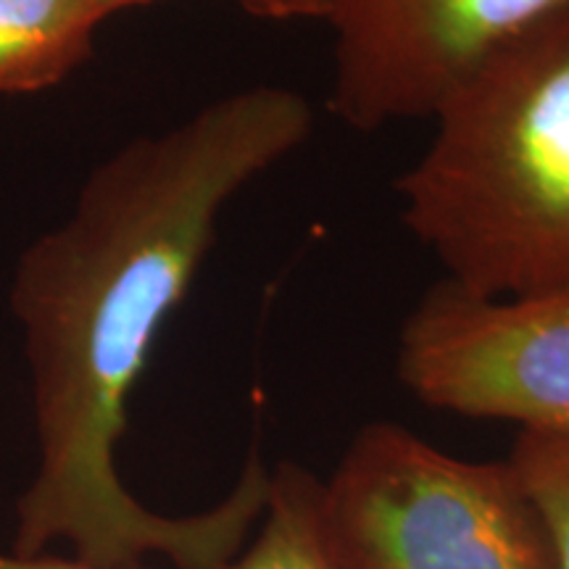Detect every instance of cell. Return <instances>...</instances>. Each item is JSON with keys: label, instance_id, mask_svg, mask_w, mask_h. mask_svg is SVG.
<instances>
[{"label": "cell", "instance_id": "5", "mask_svg": "<svg viewBox=\"0 0 569 569\" xmlns=\"http://www.w3.org/2000/svg\"><path fill=\"white\" fill-rule=\"evenodd\" d=\"M569 0H325L330 111L359 132L430 119L507 42Z\"/></svg>", "mask_w": 569, "mask_h": 569}, {"label": "cell", "instance_id": "7", "mask_svg": "<svg viewBox=\"0 0 569 569\" xmlns=\"http://www.w3.org/2000/svg\"><path fill=\"white\" fill-rule=\"evenodd\" d=\"M319 480L296 465L269 475L264 528L222 569H332L317 528Z\"/></svg>", "mask_w": 569, "mask_h": 569}, {"label": "cell", "instance_id": "4", "mask_svg": "<svg viewBox=\"0 0 569 569\" xmlns=\"http://www.w3.org/2000/svg\"><path fill=\"white\" fill-rule=\"evenodd\" d=\"M398 372L436 409L569 430V284L486 296L438 282L403 322Z\"/></svg>", "mask_w": 569, "mask_h": 569}, {"label": "cell", "instance_id": "3", "mask_svg": "<svg viewBox=\"0 0 569 569\" xmlns=\"http://www.w3.org/2000/svg\"><path fill=\"white\" fill-rule=\"evenodd\" d=\"M332 569H559L509 461H467L393 422L367 425L319 482Z\"/></svg>", "mask_w": 569, "mask_h": 569}, {"label": "cell", "instance_id": "6", "mask_svg": "<svg viewBox=\"0 0 569 569\" xmlns=\"http://www.w3.org/2000/svg\"><path fill=\"white\" fill-rule=\"evenodd\" d=\"M101 24L92 0H0V96L61 84L90 59Z\"/></svg>", "mask_w": 569, "mask_h": 569}, {"label": "cell", "instance_id": "8", "mask_svg": "<svg viewBox=\"0 0 569 569\" xmlns=\"http://www.w3.org/2000/svg\"><path fill=\"white\" fill-rule=\"evenodd\" d=\"M507 461L543 517L559 569H569V430H522Z\"/></svg>", "mask_w": 569, "mask_h": 569}, {"label": "cell", "instance_id": "1", "mask_svg": "<svg viewBox=\"0 0 569 569\" xmlns=\"http://www.w3.org/2000/svg\"><path fill=\"white\" fill-rule=\"evenodd\" d=\"M311 130L315 111L298 90H234L98 163L67 222L21 253L11 309L32 375L38 472L17 501L13 553L69 543L71 557L92 565L159 553L180 569H222L238 557L267 509L259 459L219 507L163 517L124 488L117 446L127 401L224 209Z\"/></svg>", "mask_w": 569, "mask_h": 569}, {"label": "cell", "instance_id": "2", "mask_svg": "<svg viewBox=\"0 0 569 569\" xmlns=\"http://www.w3.org/2000/svg\"><path fill=\"white\" fill-rule=\"evenodd\" d=\"M398 177L407 230L486 296L569 284V9L472 71Z\"/></svg>", "mask_w": 569, "mask_h": 569}, {"label": "cell", "instance_id": "10", "mask_svg": "<svg viewBox=\"0 0 569 569\" xmlns=\"http://www.w3.org/2000/svg\"><path fill=\"white\" fill-rule=\"evenodd\" d=\"M0 569H148L142 561L138 565H92L77 557H59V553H34V557H21L11 549H0Z\"/></svg>", "mask_w": 569, "mask_h": 569}, {"label": "cell", "instance_id": "9", "mask_svg": "<svg viewBox=\"0 0 569 569\" xmlns=\"http://www.w3.org/2000/svg\"><path fill=\"white\" fill-rule=\"evenodd\" d=\"M106 21L113 13L153 3V0H92ZM246 13L267 21H322L325 0H232Z\"/></svg>", "mask_w": 569, "mask_h": 569}]
</instances>
